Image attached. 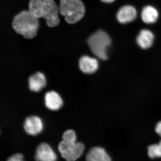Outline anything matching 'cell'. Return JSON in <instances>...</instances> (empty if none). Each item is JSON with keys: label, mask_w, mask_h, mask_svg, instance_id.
Masks as SVG:
<instances>
[{"label": "cell", "mask_w": 161, "mask_h": 161, "mask_svg": "<svg viewBox=\"0 0 161 161\" xmlns=\"http://www.w3.org/2000/svg\"><path fill=\"white\" fill-rule=\"evenodd\" d=\"M29 10L38 19L44 18L49 27H55L60 23L59 9L54 0H30Z\"/></svg>", "instance_id": "cell-1"}, {"label": "cell", "mask_w": 161, "mask_h": 161, "mask_svg": "<svg viewBox=\"0 0 161 161\" xmlns=\"http://www.w3.org/2000/svg\"><path fill=\"white\" fill-rule=\"evenodd\" d=\"M12 25L17 33L30 40L36 36L40 23L38 18L29 10H23L15 16Z\"/></svg>", "instance_id": "cell-2"}, {"label": "cell", "mask_w": 161, "mask_h": 161, "mask_svg": "<svg viewBox=\"0 0 161 161\" xmlns=\"http://www.w3.org/2000/svg\"><path fill=\"white\" fill-rule=\"evenodd\" d=\"M63 140L58 145V150L67 161H75L82 155L85 150L82 143L77 142V136L74 130H69L64 132Z\"/></svg>", "instance_id": "cell-3"}, {"label": "cell", "mask_w": 161, "mask_h": 161, "mask_svg": "<svg viewBox=\"0 0 161 161\" xmlns=\"http://www.w3.org/2000/svg\"><path fill=\"white\" fill-rule=\"evenodd\" d=\"M59 11L67 23L74 24L83 18L85 8L80 0H60Z\"/></svg>", "instance_id": "cell-4"}, {"label": "cell", "mask_w": 161, "mask_h": 161, "mask_svg": "<svg viewBox=\"0 0 161 161\" xmlns=\"http://www.w3.org/2000/svg\"><path fill=\"white\" fill-rule=\"evenodd\" d=\"M88 44L91 51L96 57L102 60L108 59L107 48L111 43L109 36L103 31L98 30L88 38Z\"/></svg>", "instance_id": "cell-5"}, {"label": "cell", "mask_w": 161, "mask_h": 161, "mask_svg": "<svg viewBox=\"0 0 161 161\" xmlns=\"http://www.w3.org/2000/svg\"><path fill=\"white\" fill-rule=\"evenodd\" d=\"M35 159L36 161H57L58 158L48 144L42 143L37 148Z\"/></svg>", "instance_id": "cell-6"}, {"label": "cell", "mask_w": 161, "mask_h": 161, "mask_svg": "<svg viewBox=\"0 0 161 161\" xmlns=\"http://www.w3.org/2000/svg\"><path fill=\"white\" fill-rule=\"evenodd\" d=\"M23 127L27 134L36 136L42 132L43 130V124L40 117L31 116L25 119Z\"/></svg>", "instance_id": "cell-7"}, {"label": "cell", "mask_w": 161, "mask_h": 161, "mask_svg": "<svg viewBox=\"0 0 161 161\" xmlns=\"http://www.w3.org/2000/svg\"><path fill=\"white\" fill-rule=\"evenodd\" d=\"M137 11L133 6L126 5L121 7L116 14V19L119 23L126 24L135 19Z\"/></svg>", "instance_id": "cell-8"}, {"label": "cell", "mask_w": 161, "mask_h": 161, "mask_svg": "<svg viewBox=\"0 0 161 161\" xmlns=\"http://www.w3.org/2000/svg\"><path fill=\"white\" fill-rule=\"evenodd\" d=\"M79 67L81 71L84 74H94L98 69V61L96 58L82 56L79 59Z\"/></svg>", "instance_id": "cell-9"}, {"label": "cell", "mask_w": 161, "mask_h": 161, "mask_svg": "<svg viewBox=\"0 0 161 161\" xmlns=\"http://www.w3.org/2000/svg\"><path fill=\"white\" fill-rule=\"evenodd\" d=\"M45 105L48 109L57 111L63 105V101L60 95L54 91L47 92L44 96Z\"/></svg>", "instance_id": "cell-10"}, {"label": "cell", "mask_w": 161, "mask_h": 161, "mask_svg": "<svg viewBox=\"0 0 161 161\" xmlns=\"http://www.w3.org/2000/svg\"><path fill=\"white\" fill-rule=\"evenodd\" d=\"M28 83L31 91L39 92L46 86V78L43 73L40 72H36L29 77Z\"/></svg>", "instance_id": "cell-11"}, {"label": "cell", "mask_w": 161, "mask_h": 161, "mask_svg": "<svg viewBox=\"0 0 161 161\" xmlns=\"http://www.w3.org/2000/svg\"><path fill=\"white\" fill-rule=\"evenodd\" d=\"M154 39L152 32L149 30L143 29L139 32L136 37V43L142 49H148L152 46Z\"/></svg>", "instance_id": "cell-12"}, {"label": "cell", "mask_w": 161, "mask_h": 161, "mask_svg": "<svg viewBox=\"0 0 161 161\" xmlns=\"http://www.w3.org/2000/svg\"><path fill=\"white\" fill-rule=\"evenodd\" d=\"M86 161H111L109 156L103 148H92L86 154Z\"/></svg>", "instance_id": "cell-13"}, {"label": "cell", "mask_w": 161, "mask_h": 161, "mask_svg": "<svg viewBox=\"0 0 161 161\" xmlns=\"http://www.w3.org/2000/svg\"><path fill=\"white\" fill-rule=\"evenodd\" d=\"M141 18L144 23L147 24H153L155 23L158 19V11L153 6H145L141 13Z\"/></svg>", "instance_id": "cell-14"}, {"label": "cell", "mask_w": 161, "mask_h": 161, "mask_svg": "<svg viewBox=\"0 0 161 161\" xmlns=\"http://www.w3.org/2000/svg\"><path fill=\"white\" fill-rule=\"evenodd\" d=\"M148 153L151 158L161 157V141L158 144H154L148 147Z\"/></svg>", "instance_id": "cell-15"}, {"label": "cell", "mask_w": 161, "mask_h": 161, "mask_svg": "<svg viewBox=\"0 0 161 161\" xmlns=\"http://www.w3.org/2000/svg\"><path fill=\"white\" fill-rule=\"evenodd\" d=\"M24 157L21 153H16L14 154L9 158L6 161H24Z\"/></svg>", "instance_id": "cell-16"}, {"label": "cell", "mask_w": 161, "mask_h": 161, "mask_svg": "<svg viewBox=\"0 0 161 161\" xmlns=\"http://www.w3.org/2000/svg\"><path fill=\"white\" fill-rule=\"evenodd\" d=\"M155 131L157 134L161 136V121L157 124L155 127Z\"/></svg>", "instance_id": "cell-17"}, {"label": "cell", "mask_w": 161, "mask_h": 161, "mask_svg": "<svg viewBox=\"0 0 161 161\" xmlns=\"http://www.w3.org/2000/svg\"><path fill=\"white\" fill-rule=\"evenodd\" d=\"M103 3H111L114 2L115 0H101Z\"/></svg>", "instance_id": "cell-18"}]
</instances>
